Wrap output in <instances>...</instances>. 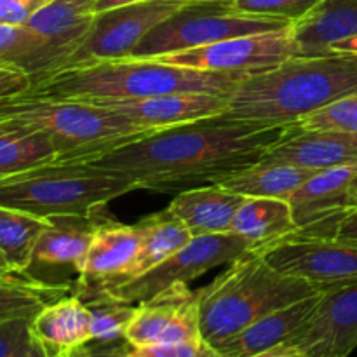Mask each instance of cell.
<instances>
[{
    "instance_id": "6da1fadb",
    "label": "cell",
    "mask_w": 357,
    "mask_h": 357,
    "mask_svg": "<svg viewBox=\"0 0 357 357\" xmlns=\"http://www.w3.org/2000/svg\"><path fill=\"white\" fill-rule=\"evenodd\" d=\"M288 126L216 115L150 132L91 162L128 174L142 190L180 194L260 162Z\"/></svg>"
},
{
    "instance_id": "7a4b0ae2",
    "label": "cell",
    "mask_w": 357,
    "mask_h": 357,
    "mask_svg": "<svg viewBox=\"0 0 357 357\" xmlns=\"http://www.w3.org/2000/svg\"><path fill=\"white\" fill-rule=\"evenodd\" d=\"M352 94H357V54L293 56L264 72L248 73L230 93L223 115L288 126Z\"/></svg>"
},
{
    "instance_id": "3957f363",
    "label": "cell",
    "mask_w": 357,
    "mask_h": 357,
    "mask_svg": "<svg viewBox=\"0 0 357 357\" xmlns=\"http://www.w3.org/2000/svg\"><path fill=\"white\" fill-rule=\"evenodd\" d=\"M248 73H218L159 59L122 58L70 66L33 80L28 91L66 100H132L176 93L230 94Z\"/></svg>"
},
{
    "instance_id": "277c9868",
    "label": "cell",
    "mask_w": 357,
    "mask_h": 357,
    "mask_svg": "<svg viewBox=\"0 0 357 357\" xmlns=\"http://www.w3.org/2000/svg\"><path fill=\"white\" fill-rule=\"evenodd\" d=\"M0 128L47 135L58 162H91L124 143L160 131L89 101L42 96L30 91L0 98Z\"/></svg>"
},
{
    "instance_id": "5b68a950",
    "label": "cell",
    "mask_w": 357,
    "mask_h": 357,
    "mask_svg": "<svg viewBox=\"0 0 357 357\" xmlns=\"http://www.w3.org/2000/svg\"><path fill=\"white\" fill-rule=\"evenodd\" d=\"M197 291L201 338L209 347L274 310L319 293L310 282L272 267L257 248L230 261L222 275Z\"/></svg>"
},
{
    "instance_id": "8992f818",
    "label": "cell",
    "mask_w": 357,
    "mask_h": 357,
    "mask_svg": "<svg viewBox=\"0 0 357 357\" xmlns=\"http://www.w3.org/2000/svg\"><path fill=\"white\" fill-rule=\"evenodd\" d=\"M138 185L119 171L93 162H51L0 180V206L40 218L93 215Z\"/></svg>"
},
{
    "instance_id": "52a82bcc",
    "label": "cell",
    "mask_w": 357,
    "mask_h": 357,
    "mask_svg": "<svg viewBox=\"0 0 357 357\" xmlns=\"http://www.w3.org/2000/svg\"><path fill=\"white\" fill-rule=\"evenodd\" d=\"M289 24L286 21L234 13L227 2L185 3L149 31L129 58L153 59L241 35L282 30Z\"/></svg>"
},
{
    "instance_id": "ba28073f",
    "label": "cell",
    "mask_w": 357,
    "mask_h": 357,
    "mask_svg": "<svg viewBox=\"0 0 357 357\" xmlns=\"http://www.w3.org/2000/svg\"><path fill=\"white\" fill-rule=\"evenodd\" d=\"M250 248V243L232 232L192 237L180 251L152 271L103 291L117 296L119 300L139 305L173 284H188L211 268L230 264Z\"/></svg>"
},
{
    "instance_id": "9c48e42d",
    "label": "cell",
    "mask_w": 357,
    "mask_h": 357,
    "mask_svg": "<svg viewBox=\"0 0 357 357\" xmlns=\"http://www.w3.org/2000/svg\"><path fill=\"white\" fill-rule=\"evenodd\" d=\"M183 6L180 0H146L98 13L89 33L63 68L129 58L149 31Z\"/></svg>"
},
{
    "instance_id": "30bf717a",
    "label": "cell",
    "mask_w": 357,
    "mask_h": 357,
    "mask_svg": "<svg viewBox=\"0 0 357 357\" xmlns=\"http://www.w3.org/2000/svg\"><path fill=\"white\" fill-rule=\"evenodd\" d=\"M257 250L279 272L310 282L319 293L357 281L356 244L296 232Z\"/></svg>"
},
{
    "instance_id": "8fae6325",
    "label": "cell",
    "mask_w": 357,
    "mask_h": 357,
    "mask_svg": "<svg viewBox=\"0 0 357 357\" xmlns=\"http://www.w3.org/2000/svg\"><path fill=\"white\" fill-rule=\"evenodd\" d=\"M293 56H296V49L289 24L282 30L241 35L153 59L202 72L257 73L281 65Z\"/></svg>"
},
{
    "instance_id": "7c38bea8",
    "label": "cell",
    "mask_w": 357,
    "mask_h": 357,
    "mask_svg": "<svg viewBox=\"0 0 357 357\" xmlns=\"http://www.w3.org/2000/svg\"><path fill=\"white\" fill-rule=\"evenodd\" d=\"M101 211L93 215H66L49 218L47 229L38 237L30 265L24 271L31 281L52 288H66L73 293L79 278L80 261L86 257L96 229L103 222Z\"/></svg>"
},
{
    "instance_id": "4fadbf2b",
    "label": "cell",
    "mask_w": 357,
    "mask_h": 357,
    "mask_svg": "<svg viewBox=\"0 0 357 357\" xmlns=\"http://www.w3.org/2000/svg\"><path fill=\"white\" fill-rule=\"evenodd\" d=\"M284 344L309 357H349L357 347V281L321 291L316 310Z\"/></svg>"
},
{
    "instance_id": "5bb4252c",
    "label": "cell",
    "mask_w": 357,
    "mask_h": 357,
    "mask_svg": "<svg viewBox=\"0 0 357 357\" xmlns=\"http://www.w3.org/2000/svg\"><path fill=\"white\" fill-rule=\"evenodd\" d=\"M124 340L131 345L199 342V291L187 284H173L153 298L139 303L126 328Z\"/></svg>"
},
{
    "instance_id": "9a60e30c",
    "label": "cell",
    "mask_w": 357,
    "mask_h": 357,
    "mask_svg": "<svg viewBox=\"0 0 357 357\" xmlns=\"http://www.w3.org/2000/svg\"><path fill=\"white\" fill-rule=\"evenodd\" d=\"M357 174V162L316 171L289 197L298 234L331 237L337 223L352 211L349 187Z\"/></svg>"
},
{
    "instance_id": "2e32d148",
    "label": "cell",
    "mask_w": 357,
    "mask_h": 357,
    "mask_svg": "<svg viewBox=\"0 0 357 357\" xmlns=\"http://www.w3.org/2000/svg\"><path fill=\"white\" fill-rule=\"evenodd\" d=\"M139 246L142 232L138 225H124L105 218L80 261L73 295L122 284L138 257Z\"/></svg>"
},
{
    "instance_id": "e0dca14e",
    "label": "cell",
    "mask_w": 357,
    "mask_h": 357,
    "mask_svg": "<svg viewBox=\"0 0 357 357\" xmlns=\"http://www.w3.org/2000/svg\"><path fill=\"white\" fill-rule=\"evenodd\" d=\"M230 94L209 93H176L160 96L132 98V100H89V103L108 108L124 115L143 128L166 129L187 124L199 119L223 115L229 108Z\"/></svg>"
},
{
    "instance_id": "ac0fdd59",
    "label": "cell",
    "mask_w": 357,
    "mask_h": 357,
    "mask_svg": "<svg viewBox=\"0 0 357 357\" xmlns=\"http://www.w3.org/2000/svg\"><path fill=\"white\" fill-rule=\"evenodd\" d=\"M260 162H281L321 171L357 162V136L289 124Z\"/></svg>"
},
{
    "instance_id": "d6986e66",
    "label": "cell",
    "mask_w": 357,
    "mask_h": 357,
    "mask_svg": "<svg viewBox=\"0 0 357 357\" xmlns=\"http://www.w3.org/2000/svg\"><path fill=\"white\" fill-rule=\"evenodd\" d=\"M96 2L98 0H49L30 17L26 26L37 31L47 44L49 70L44 75L61 70L82 44L98 14Z\"/></svg>"
},
{
    "instance_id": "ffe728a7",
    "label": "cell",
    "mask_w": 357,
    "mask_h": 357,
    "mask_svg": "<svg viewBox=\"0 0 357 357\" xmlns=\"http://www.w3.org/2000/svg\"><path fill=\"white\" fill-rule=\"evenodd\" d=\"M31 333L45 357H66L93 342L91 312L79 296L70 293L33 316Z\"/></svg>"
},
{
    "instance_id": "44dd1931",
    "label": "cell",
    "mask_w": 357,
    "mask_h": 357,
    "mask_svg": "<svg viewBox=\"0 0 357 357\" xmlns=\"http://www.w3.org/2000/svg\"><path fill=\"white\" fill-rule=\"evenodd\" d=\"M321 293L274 310L253 324L213 345L220 357H251L288 342L316 310Z\"/></svg>"
},
{
    "instance_id": "7402d4cb",
    "label": "cell",
    "mask_w": 357,
    "mask_h": 357,
    "mask_svg": "<svg viewBox=\"0 0 357 357\" xmlns=\"http://www.w3.org/2000/svg\"><path fill=\"white\" fill-rule=\"evenodd\" d=\"M244 195L218 185L180 192L167 206V211L185 223L192 237L230 232L234 216Z\"/></svg>"
},
{
    "instance_id": "603a6c76",
    "label": "cell",
    "mask_w": 357,
    "mask_h": 357,
    "mask_svg": "<svg viewBox=\"0 0 357 357\" xmlns=\"http://www.w3.org/2000/svg\"><path fill=\"white\" fill-rule=\"evenodd\" d=\"M354 35L357 0H323L309 16L291 24L296 56L331 54V44Z\"/></svg>"
},
{
    "instance_id": "cb8c5ba5",
    "label": "cell",
    "mask_w": 357,
    "mask_h": 357,
    "mask_svg": "<svg viewBox=\"0 0 357 357\" xmlns=\"http://www.w3.org/2000/svg\"><path fill=\"white\" fill-rule=\"evenodd\" d=\"M230 232L243 237L251 248H264L298 232L291 206L282 199L244 197L234 216Z\"/></svg>"
},
{
    "instance_id": "d4e9b609",
    "label": "cell",
    "mask_w": 357,
    "mask_h": 357,
    "mask_svg": "<svg viewBox=\"0 0 357 357\" xmlns=\"http://www.w3.org/2000/svg\"><path fill=\"white\" fill-rule=\"evenodd\" d=\"M314 169L281 162H257L230 174L218 187L244 195V197H267L289 201L296 188L305 183Z\"/></svg>"
},
{
    "instance_id": "484cf974",
    "label": "cell",
    "mask_w": 357,
    "mask_h": 357,
    "mask_svg": "<svg viewBox=\"0 0 357 357\" xmlns=\"http://www.w3.org/2000/svg\"><path fill=\"white\" fill-rule=\"evenodd\" d=\"M136 225L142 232V246L124 282L152 271L192 239V234L188 232L185 223L171 215L167 209L139 220Z\"/></svg>"
},
{
    "instance_id": "4316f807",
    "label": "cell",
    "mask_w": 357,
    "mask_h": 357,
    "mask_svg": "<svg viewBox=\"0 0 357 357\" xmlns=\"http://www.w3.org/2000/svg\"><path fill=\"white\" fill-rule=\"evenodd\" d=\"M56 160L58 150L44 132L0 128V180Z\"/></svg>"
},
{
    "instance_id": "83f0119b",
    "label": "cell",
    "mask_w": 357,
    "mask_h": 357,
    "mask_svg": "<svg viewBox=\"0 0 357 357\" xmlns=\"http://www.w3.org/2000/svg\"><path fill=\"white\" fill-rule=\"evenodd\" d=\"M47 225L49 218L0 206V253L9 261L14 274H24L33 257L38 237Z\"/></svg>"
},
{
    "instance_id": "f1b7e54d",
    "label": "cell",
    "mask_w": 357,
    "mask_h": 357,
    "mask_svg": "<svg viewBox=\"0 0 357 357\" xmlns=\"http://www.w3.org/2000/svg\"><path fill=\"white\" fill-rule=\"evenodd\" d=\"M70 293L66 288L31 281L23 274H0V323L37 316L47 303Z\"/></svg>"
},
{
    "instance_id": "f546056e",
    "label": "cell",
    "mask_w": 357,
    "mask_h": 357,
    "mask_svg": "<svg viewBox=\"0 0 357 357\" xmlns=\"http://www.w3.org/2000/svg\"><path fill=\"white\" fill-rule=\"evenodd\" d=\"M0 66L26 72L31 80L49 70V52L44 38L26 24H0Z\"/></svg>"
},
{
    "instance_id": "4dcf8cb0",
    "label": "cell",
    "mask_w": 357,
    "mask_h": 357,
    "mask_svg": "<svg viewBox=\"0 0 357 357\" xmlns=\"http://www.w3.org/2000/svg\"><path fill=\"white\" fill-rule=\"evenodd\" d=\"M91 312V335L100 345L119 344L124 340L126 328L135 317L138 305L119 300L103 289L77 295Z\"/></svg>"
},
{
    "instance_id": "1f68e13d",
    "label": "cell",
    "mask_w": 357,
    "mask_h": 357,
    "mask_svg": "<svg viewBox=\"0 0 357 357\" xmlns=\"http://www.w3.org/2000/svg\"><path fill=\"white\" fill-rule=\"evenodd\" d=\"M94 357H220L206 342L131 345L126 340L93 349Z\"/></svg>"
},
{
    "instance_id": "d6a6232c",
    "label": "cell",
    "mask_w": 357,
    "mask_h": 357,
    "mask_svg": "<svg viewBox=\"0 0 357 357\" xmlns=\"http://www.w3.org/2000/svg\"><path fill=\"white\" fill-rule=\"evenodd\" d=\"M323 0H227L230 10L246 16L298 23L309 16Z\"/></svg>"
},
{
    "instance_id": "836d02e7",
    "label": "cell",
    "mask_w": 357,
    "mask_h": 357,
    "mask_svg": "<svg viewBox=\"0 0 357 357\" xmlns=\"http://www.w3.org/2000/svg\"><path fill=\"white\" fill-rule=\"evenodd\" d=\"M307 129L338 131L357 136V94L342 98L296 122Z\"/></svg>"
},
{
    "instance_id": "e575fe53",
    "label": "cell",
    "mask_w": 357,
    "mask_h": 357,
    "mask_svg": "<svg viewBox=\"0 0 357 357\" xmlns=\"http://www.w3.org/2000/svg\"><path fill=\"white\" fill-rule=\"evenodd\" d=\"M33 317H17L0 323V357H45L31 333Z\"/></svg>"
},
{
    "instance_id": "d590c367",
    "label": "cell",
    "mask_w": 357,
    "mask_h": 357,
    "mask_svg": "<svg viewBox=\"0 0 357 357\" xmlns=\"http://www.w3.org/2000/svg\"><path fill=\"white\" fill-rule=\"evenodd\" d=\"M49 0H0V24H26Z\"/></svg>"
},
{
    "instance_id": "8d00e7d4",
    "label": "cell",
    "mask_w": 357,
    "mask_h": 357,
    "mask_svg": "<svg viewBox=\"0 0 357 357\" xmlns=\"http://www.w3.org/2000/svg\"><path fill=\"white\" fill-rule=\"evenodd\" d=\"M31 87V77L13 66H0V98L24 93Z\"/></svg>"
},
{
    "instance_id": "74e56055",
    "label": "cell",
    "mask_w": 357,
    "mask_h": 357,
    "mask_svg": "<svg viewBox=\"0 0 357 357\" xmlns=\"http://www.w3.org/2000/svg\"><path fill=\"white\" fill-rule=\"evenodd\" d=\"M331 239L342 241V243L356 244L357 246V208L349 211L347 215H344L340 218V222L337 223L333 230V236Z\"/></svg>"
},
{
    "instance_id": "f35d334b",
    "label": "cell",
    "mask_w": 357,
    "mask_h": 357,
    "mask_svg": "<svg viewBox=\"0 0 357 357\" xmlns=\"http://www.w3.org/2000/svg\"><path fill=\"white\" fill-rule=\"evenodd\" d=\"M251 357H309L303 351H300L298 347H293V345L288 344H279L275 347L268 349V351L260 352L257 356Z\"/></svg>"
},
{
    "instance_id": "ab89813d",
    "label": "cell",
    "mask_w": 357,
    "mask_h": 357,
    "mask_svg": "<svg viewBox=\"0 0 357 357\" xmlns=\"http://www.w3.org/2000/svg\"><path fill=\"white\" fill-rule=\"evenodd\" d=\"M330 52H340V54H357V35L331 44Z\"/></svg>"
},
{
    "instance_id": "60d3db41",
    "label": "cell",
    "mask_w": 357,
    "mask_h": 357,
    "mask_svg": "<svg viewBox=\"0 0 357 357\" xmlns=\"http://www.w3.org/2000/svg\"><path fill=\"white\" fill-rule=\"evenodd\" d=\"M146 2V0H98L96 2V13H103V10L115 9V7L131 6V3Z\"/></svg>"
},
{
    "instance_id": "b9f144b4",
    "label": "cell",
    "mask_w": 357,
    "mask_h": 357,
    "mask_svg": "<svg viewBox=\"0 0 357 357\" xmlns=\"http://www.w3.org/2000/svg\"><path fill=\"white\" fill-rule=\"evenodd\" d=\"M349 202H351L352 209L357 208V174L354 180H352L351 187H349Z\"/></svg>"
},
{
    "instance_id": "7bdbcfd3",
    "label": "cell",
    "mask_w": 357,
    "mask_h": 357,
    "mask_svg": "<svg viewBox=\"0 0 357 357\" xmlns=\"http://www.w3.org/2000/svg\"><path fill=\"white\" fill-rule=\"evenodd\" d=\"M0 274H14L13 268H10L9 261L6 260V257H3L2 253H0Z\"/></svg>"
},
{
    "instance_id": "ee69618b",
    "label": "cell",
    "mask_w": 357,
    "mask_h": 357,
    "mask_svg": "<svg viewBox=\"0 0 357 357\" xmlns=\"http://www.w3.org/2000/svg\"><path fill=\"white\" fill-rule=\"evenodd\" d=\"M66 357H94V356H93V349H89L86 345V347L79 349V351H75V352H73V354H70V356H66Z\"/></svg>"
},
{
    "instance_id": "f6af8a7d",
    "label": "cell",
    "mask_w": 357,
    "mask_h": 357,
    "mask_svg": "<svg viewBox=\"0 0 357 357\" xmlns=\"http://www.w3.org/2000/svg\"><path fill=\"white\" fill-rule=\"evenodd\" d=\"M183 3H197V2H227V0H180Z\"/></svg>"
}]
</instances>
